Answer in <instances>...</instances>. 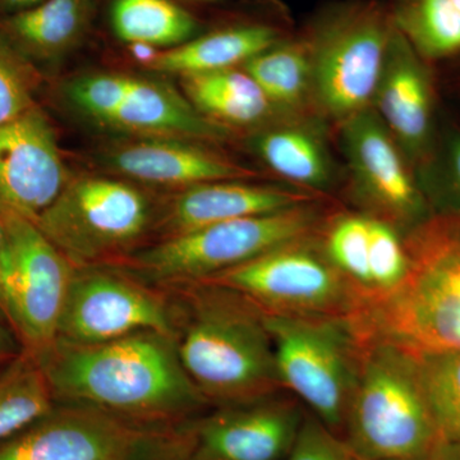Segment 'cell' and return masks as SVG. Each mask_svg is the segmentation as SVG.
Returning <instances> with one entry per match:
<instances>
[{
	"mask_svg": "<svg viewBox=\"0 0 460 460\" xmlns=\"http://www.w3.org/2000/svg\"><path fill=\"white\" fill-rule=\"evenodd\" d=\"M319 226V210L308 202L163 238L136 251L123 265L169 287L202 283L274 248L311 237Z\"/></svg>",
	"mask_w": 460,
	"mask_h": 460,
	"instance_id": "cell-5",
	"label": "cell"
},
{
	"mask_svg": "<svg viewBox=\"0 0 460 460\" xmlns=\"http://www.w3.org/2000/svg\"><path fill=\"white\" fill-rule=\"evenodd\" d=\"M278 41L279 33L272 27H230L159 51L148 60L146 68L181 77L237 68Z\"/></svg>",
	"mask_w": 460,
	"mask_h": 460,
	"instance_id": "cell-20",
	"label": "cell"
},
{
	"mask_svg": "<svg viewBox=\"0 0 460 460\" xmlns=\"http://www.w3.org/2000/svg\"><path fill=\"white\" fill-rule=\"evenodd\" d=\"M0 313L7 317L12 314V263L7 233L0 219Z\"/></svg>",
	"mask_w": 460,
	"mask_h": 460,
	"instance_id": "cell-33",
	"label": "cell"
},
{
	"mask_svg": "<svg viewBox=\"0 0 460 460\" xmlns=\"http://www.w3.org/2000/svg\"><path fill=\"white\" fill-rule=\"evenodd\" d=\"M166 431L86 405L60 404L0 445V460H136Z\"/></svg>",
	"mask_w": 460,
	"mask_h": 460,
	"instance_id": "cell-14",
	"label": "cell"
},
{
	"mask_svg": "<svg viewBox=\"0 0 460 460\" xmlns=\"http://www.w3.org/2000/svg\"><path fill=\"white\" fill-rule=\"evenodd\" d=\"M111 27L120 40L146 47H178L198 31L195 17L172 0H114Z\"/></svg>",
	"mask_w": 460,
	"mask_h": 460,
	"instance_id": "cell-26",
	"label": "cell"
},
{
	"mask_svg": "<svg viewBox=\"0 0 460 460\" xmlns=\"http://www.w3.org/2000/svg\"><path fill=\"white\" fill-rule=\"evenodd\" d=\"M411 353L441 441L460 443V350Z\"/></svg>",
	"mask_w": 460,
	"mask_h": 460,
	"instance_id": "cell-28",
	"label": "cell"
},
{
	"mask_svg": "<svg viewBox=\"0 0 460 460\" xmlns=\"http://www.w3.org/2000/svg\"><path fill=\"white\" fill-rule=\"evenodd\" d=\"M102 162L123 177L184 190L208 181L251 180L257 172L215 153L204 142L137 137L108 148Z\"/></svg>",
	"mask_w": 460,
	"mask_h": 460,
	"instance_id": "cell-17",
	"label": "cell"
},
{
	"mask_svg": "<svg viewBox=\"0 0 460 460\" xmlns=\"http://www.w3.org/2000/svg\"><path fill=\"white\" fill-rule=\"evenodd\" d=\"M12 263V328L25 349L42 352L58 338L75 266L25 217L0 213Z\"/></svg>",
	"mask_w": 460,
	"mask_h": 460,
	"instance_id": "cell-13",
	"label": "cell"
},
{
	"mask_svg": "<svg viewBox=\"0 0 460 460\" xmlns=\"http://www.w3.org/2000/svg\"><path fill=\"white\" fill-rule=\"evenodd\" d=\"M136 460H186L172 441L171 429L156 438Z\"/></svg>",
	"mask_w": 460,
	"mask_h": 460,
	"instance_id": "cell-34",
	"label": "cell"
},
{
	"mask_svg": "<svg viewBox=\"0 0 460 460\" xmlns=\"http://www.w3.org/2000/svg\"><path fill=\"white\" fill-rule=\"evenodd\" d=\"M56 405L40 362L25 349L0 371V445L49 413Z\"/></svg>",
	"mask_w": 460,
	"mask_h": 460,
	"instance_id": "cell-25",
	"label": "cell"
},
{
	"mask_svg": "<svg viewBox=\"0 0 460 460\" xmlns=\"http://www.w3.org/2000/svg\"><path fill=\"white\" fill-rule=\"evenodd\" d=\"M323 248L332 265L358 292L361 304L370 286V217L345 215L339 217L326 232Z\"/></svg>",
	"mask_w": 460,
	"mask_h": 460,
	"instance_id": "cell-29",
	"label": "cell"
},
{
	"mask_svg": "<svg viewBox=\"0 0 460 460\" xmlns=\"http://www.w3.org/2000/svg\"><path fill=\"white\" fill-rule=\"evenodd\" d=\"M9 353H11V348H9L8 339L3 330L0 329V361L4 359Z\"/></svg>",
	"mask_w": 460,
	"mask_h": 460,
	"instance_id": "cell-38",
	"label": "cell"
},
{
	"mask_svg": "<svg viewBox=\"0 0 460 460\" xmlns=\"http://www.w3.org/2000/svg\"><path fill=\"white\" fill-rule=\"evenodd\" d=\"M75 111L105 128L138 137L224 142L232 129L199 114L186 96L164 83L137 75L93 74L66 84Z\"/></svg>",
	"mask_w": 460,
	"mask_h": 460,
	"instance_id": "cell-10",
	"label": "cell"
},
{
	"mask_svg": "<svg viewBox=\"0 0 460 460\" xmlns=\"http://www.w3.org/2000/svg\"><path fill=\"white\" fill-rule=\"evenodd\" d=\"M281 386L343 438L362 343L348 317L263 314ZM343 440V438H341Z\"/></svg>",
	"mask_w": 460,
	"mask_h": 460,
	"instance_id": "cell-7",
	"label": "cell"
},
{
	"mask_svg": "<svg viewBox=\"0 0 460 460\" xmlns=\"http://www.w3.org/2000/svg\"><path fill=\"white\" fill-rule=\"evenodd\" d=\"M181 81L186 98L196 111L226 128L265 126L279 114L255 78L243 68L186 75Z\"/></svg>",
	"mask_w": 460,
	"mask_h": 460,
	"instance_id": "cell-21",
	"label": "cell"
},
{
	"mask_svg": "<svg viewBox=\"0 0 460 460\" xmlns=\"http://www.w3.org/2000/svg\"><path fill=\"white\" fill-rule=\"evenodd\" d=\"M404 244L402 283L348 317L357 337L413 353L460 350V214L420 224Z\"/></svg>",
	"mask_w": 460,
	"mask_h": 460,
	"instance_id": "cell-3",
	"label": "cell"
},
{
	"mask_svg": "<svg viewBox=\"0 0 460 460\" xmlns=\"http://www.w3.org/2000/svg\"><path fill=\"white\" fill-rule=\"evenodd\" d=\"M447 171L453 187L460 196V133H456L447 144Z\"/></svg>",
	"mask_w": 460,
	"mask_h": 460,
	"instance_id": "cell-35",
	"label": "cell"
},
{
	"mask_svg": "<svg viewBox=\"0 0 460 460\" xmlns=\"http://www.w3.org/2000/svg\"><path fill=\"white\" fill-rule=\"evenodd\" d=\"M69 178L56 132L38 105L0 126V213L35 223Z\"/></svg>",
	"mask_w": 460,
	"mask_h": 460,
	"instance_id": "cell-15",
	"label": "cell"
},
{
	"mask_svg": "<svg viewBox=\"0 0 460 460\" xmlns=\"http://www.w3.org/2000/svg\"><path fill=\"white\" fill-rule=\"evenodd\" d=\"M40 71L0 29V126L36 107Z\"/></svg>",
	"mask_w": 460,
	"mask_h": 460,
	"instance_id": "cell-30",
	"label": "cell"
},
{
	"mask_svg": "<svg viewBox=\"0 0 460 460\" xmlns=\"http://www.w3.org/2000/svg\"><path fill=\"white\" fill-rule=\"evenodd\" d=\"M343 441L357 459L422 460L440 443L413 354L386 341H361Z\"/></svg>",
	"mask_w": 460,
	"mask_h": 460,
	"instance_id": "cell-4",
	"label": "cell"
},
{
	"mask_svg": "<svg viewBox=\"0 0 460 460\" xmlns=\"http://www.w3.org/2000/svg\"><path fill=\"white\" fill-rule=\"evenodd\" d=\"M392 16L376 4H354L329 14L307 41L313 102L343 124L372 108L390 36Z\"/></svg>",
	"mask_w": 460,
	"mask_h": 460,
	"instance_id": "cell-8",
	"label": "cell"
},
{
	"mask_svg": "<svg viewBox=\"0 0 460 460\" xmlns=\"http://www.w3.org/2000/svg\"><path fill=\"white\" fill-rule=\"evenodd\" d=\"M41 2H44V0H0V11L4 12L9 16V14L35 7Z\"/></svg>",
	"mask_w": 460,
	"mask_h": 460,
	"instance_id": "cell-37",
	"label": "cell"
},
{
	"mask_svg": "<svg viewBox=\"0 0 460 460\" xmlns=\"http://www.w3.org/2000/svg\"><path fill=\"white\" fill-rule=\"evenodd\" d=\"M392 20L423 59L460 53V13L453 0H402Z\"/></svg>",
	"mask_w": 460,
	"mask_h": 460,
	"instance_id": "cell-27",
	"label": "cell"
},
{
	"mask_svg": "<svg viewBox=\"0 0 460 460\" xmlns=\"http://www.w3.org/2000/svg\"><path fill=\"white\" fill-rule=\"evenodd\" d=\"M177 287L178 354L206 401L219 407L277 394L281 384L261 311L213 284Z\"/></svg>",
	"mask_w": 460,
	"mask_h": 460,
	"instance_id": "cell-2",
	"label": "cell"
},
{
	"mask_svg": "<svg viewBox=\"0 0 460 460\" xmlns=\"http://www.w3.org/2000/svg\"><path fill=\"white\" fill-rule=\"evenodd\" d=\"M244 181H208L181 190L156 219L157 228L164 233L163 238L230 220L279 213L313 199L299 190Z\"/></svg>",
	"mask_w": 460,
	"mask_h": 460,
	"instance_id": "cell-19",
	"label": "cell"
},
{
	"mask_svg": "<svg viewBox=\"0 0 460 460\" xmlns=\"http://www.w3.org/2000/svg\"><path fill=\"white\" fill-rule=\"evenodd\" d=\"M305 414L298 402L272 394L219 405L171 435L186 460H286Z\"/></svg>",
	"mask_w": 460,
	"mask_h": 460,
	"instance_id": "cell-12",
	"label": "cell"
},
{
	"mask_svg": "<svg viewBox=\"0 0 460 460\" xmlns=\"http://www.w3.org/2000/svg\"><path fill=\"white\" fill-rule=\"evenodd\" d=\"M372 109L408 159L420 160L428 154L434 115L431 78L423 58L395 26Z\"/></svg>",
	"mask_w": 460,
	"mask_h": 460,
	"instance_id": "cell-18",
	"label": "cell"
},
{
	"mask_svg": "<svg viewBox=\"0 0 460 460\" xmlns=\"http://www.w3.org/2000/svg\"><path fill=\"white\" fill-rule=\"evenodd\" d=\"M155 208L144 190L115 178H69L36 219L38 228L75 268L119 263L153 229Z\"/></svg>",
	"mask_w": 460,
	"mask_h": 460,
	"instance_id": "cell-6",
	"label": "cell"
},
{
	"mask_svg": "<svg viewBox=\"0 0 460 460\" xmlns=\"http://www.w3.org/2000/svg\"><path fill=\"white\" fill-rule=\"evenodd\" d=\"M341 142L357 192L378 219L407 223L422 211V196L404 153L372 108L345 120Z\"/></svg>",
	"mask_w": 460,
	"mask_h": 460,
	"instance_id": "cell-16",
	"label": "cell"
},
{
	"mask_svg": "<svg viewBox=\"0 0 460 460\" xmlns=\"http://www.w3.org/2000/svg\"><path fill=\"white\" fill-rule=\"evenodd\" d=\"M454 5H456V9H458L460 13V0H453Z\"/></svg>",
	"mask_w": 460,
	"mask_h": 460,
	"instance_id": "cell-39",
	"label": "cell"
},
{
	"mask_svg": "<svg viewBox=\"0 0 460 460\" xmlns=\"http://www.w3.org/2000/svg\"><path fill=\"white\" fill-rule=\"evenodd\" d=\"M251 145L269 168L293 183L321 189L332 178L328 150L317 132L305 124L266 127Z\"/></svg>",
	"mask_w": 460,
	"mask_h": 460,
	"instance_id": "cell-23",
	"label": "cell"
},
{
	"mask_svg": "<svg viewBox=\"0 0 460 460\" xmlns=\"http://www.w3.org/2000/svg\"><path fill=\"white\" fill-rule=\"evenodd\" d=\"M241 66L255 78L279 113H296L313 102V66L307 42H275Z\"/></svg>",
	"mask_w": 460,
	"mask_h": 460,
	"instance_id": "cell-24",
	"label": "cell"
},
{
	"mask_svg": "<svg viewBox=\"0 0 460 460\" xmlns=\"http://www.w3.org/2000/svg\"><path fill=\"white\" fill-rule=\"evenodd\" d=\"M422 460H460V443L440 441Z\"/></svg>",
	"mask_w": 460,
	"mask_h": 460,
	"instance_id": "cell-36",
	"label": "cell"
},
{
	"mask_svg": "<svg viewBox=\"0 0 460 460\" xmlns=\"http://www.w3.org/2000/svg\"><path fill=\"white\" fill-rule=\"evenodd\" d=\"M202 283L234 293L263 314L349 317L358 292L311 237L284 244Z\"/></svg>",
	"mask_w": 460,
	"mask_h": 460,
	"instance_id": "cell-9",
	"label": "cell"
},
{
	"mask_svg": "<svg viewBox=\"0 0 460 460\" xmlns=\"http://www.w3.org/2000/svg\"><path fill=\"white\" fill-rule=\"evenodd\" d=\"M286 460H357L347 444L313 413H305Z\"/></svg>",
	"mask_w": 460,
	"mask_h": 460,
	"instance_id": "cell-32",
	"label": "cell"
},
{
	"mask_svg": "<svg viewBox=\"0 0 460 460\" xmlns=\"http://www.w3.org/2000/svg\"><path fill=\"white\" fill-rule=\"evenodd\" d=\"M175 319L174 302L131 272L75 268L57 339L99 344L145 330L175 337Z\"/></svg>",
	"mask_w": 460,
	"mask_h": 460,
	"instance_id": "cell-11",
	"label": "cell"
},
{
	"mask_svg": "<svg viewBox=\"0 0 460 460\" xmlns=\"http://www.w3.org/2000/svg\"><path fill=\"white\" fill-rule=\"evenodd\" d=\"M357 460H361V459H357Z\"/></svg>",
	"mask_w": 460,
	"mask_h": 460,
	"instance_id": "cell-40",
	"label": "cell"
},
{
	"mask_svg": "<svg viewBox=\"0 0 460 460\" xmlns=\"http://www.w3.org/2000/svg\"><path fill=\"white\" fill-rule=\"evenodd\" d=\"M35 356L57 402L86 405L140 428L169 431L210 404L184 370L175 337L156 330L99 344L57 339Z\"/></svg>",
	"mask_w": 460,
	"mask_h": 460,
	"instance_id": "cell-1",
	"label": "cell"
},
{
	"mask_svg": "<svg viewBox=\"0 0 460 460\" xmlns=\"http://www.w3.org/2000/svg\"><path fill=\"white\" fill-rule=\"evenodd\" d=\"M368 269L370 286L362 302L389 295L404 279L408 269L404 242L399 238L392 224L375 217H370Z\"/></svg>",
	"mask_w": 460,
	"mask_h": 460,
	"instance_id": "cell-31",
	"label": "cell"
},
{
	"mask_svg": "<svg viewBox=\"0 0 460 460\" xmlns=\"http://www.w3.org/2000/svg\"><path fill=\"white\" fill-rule=\"evenodd\" d=\"M89 16L90 0H44L9 14L0 22V29L36 66V62H50L71 50L83 38Z\"/></svg>",
	"mask_w": 460,
	"mask_h": 460,
	"instance_id": "cell-22",
	"label": "cell"
}]
</instances>
